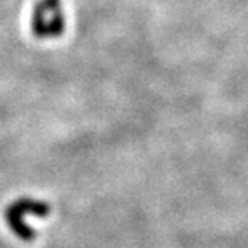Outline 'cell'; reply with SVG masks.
<instances>
[{
    "mask_svg": "<svg viewBox=\"0 0 248 248\" xmlns=\"http://www.w3.org/2000/svg\"><path fill=\"white\" fill-rule=\"evenodd\" d=\"M3 216H5V221H7L8 227L12 229V232L16 237H19L21 240H26V242H31L36 239V235H37L36 231L23 221V213H19L16 208L13 206V203L5 210Z\"/></svg>",
    "mask_w": 248,
    "mask_h": 248,
    "instance_id": "cell-2",
    "label": "cell"
},
{
    "mask_svg": "<svg viewBox=\"0 0 248 248\" xmlns=\"http://www.w3.org/2000/svg\"><path fill=\"white\" fill-rule=\"evenodd\" d=\"M13 206L16 208L19 213H31V215L46 217L50 215L52 208L47 202L32 200V198H19V200L13 202Z\"/></svg>",
    "mask_w": 248,
    "mask_h": 248,
    "instance_id": "cell-3",
    "label": "cell"
},
{
    "mask_svg": "<svg viewBox=\"0 0 248 248\" xmlns=\"http://www.w3.org/2000/svg\"><path fill=\"white\" fill-rule=\"evenodd\" d=\"M64 16L60 0H41L32 15V31L39 37H53L63 32Z\"/></svg>",
    "mask_w": 248,
    "mask_h": 248,
    "instance_id": "cell-1",
    "label": "cell"
}]
</instances>
